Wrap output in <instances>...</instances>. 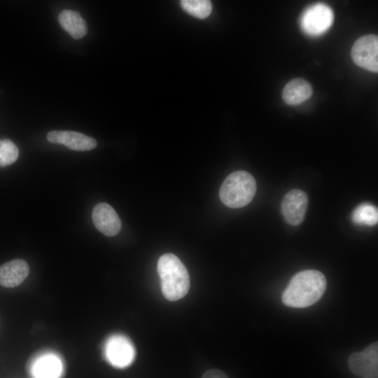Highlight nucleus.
I'll use <instances>...</instances> for the list:
<instances>
[{
	"label": "nucleus",
	"instance_id": "1",
	"mask_svg": "<svg viewBox=\"0 0 378 378\" xmlns=\"http://www.w3.org/2000/svg\"><path fill=\"white\" fill-rule=\"evenodd\" d=\"M326 289L323 274L315 270H307L295 274L284 290L281 300L288 307H308L323 296Z\"/></svg>",
	"mask_w": 378,
	"mask_h": 378
},
{
	"label": "nucleus",
	"instance_id": "2",
	"mask_svg": "<svg viewBox=\"0 0 378 378\" xmlns=\"http://www.w3.org/2000/svg\"><path fill=\"white\" fill-rule=\"evenodd\" d=\"M157 270L162 293L167 300L176 301L188 293L189 274L176 255L169 253L162 255L158 259Z\"/></svg>",
	"mask_w": 378,
	"mask_h": 378
},
{
	"label": "nucleus",
	"instance_id": "3",
	"mask_svg": "<svg viewBox=\"0 0 378 378\" xmlns=\"http://www.w3.org/2000/svg\"><path fill=\"white\" fill-rule=\"evenodd\" d=\"M254 177L246 171H236L228 175L222 183L219 197L230 208H241L249 204L256 192Z\"/></svg>",
	"mask_w": 378,
	"mask_h": 378
},
{
	"label": "nucleus",
	"instance_id": "4",
	"mask_svg": "<svg viewBox=\"0 0 378 378\" xmlns=\"http://www.w3.org/2000/svg\"><path fill=\"white\" fill-rule=\"evenodd\" d=\"M333 18V12L328 6L317 3L304 11L300 18V26L307 34L318 36L330 27Z\"/></svg>",
	"mask_w": 378,
	"mask_h": 378
},
{
	"label": "nucleus",
	"instance_id": "5",
	"mask_svg": "<svg viewBox=\"0 0 378 378\" xmlns=\"http://www.w3.org/2000/svg\"><path fill=\"white\" fill-rule=\"evenodd\" d=\"M350 371L360 378H378V342L368 345L362 351L351 354L348 358Z\"/></svg>",
	"mask_w": 378,
	"mask_h": 378
},
{
	"label": "nucleus",
	"instance_id": "6",
	"mask_svg": "<svg viewBox=\"0 0 378 378\" xmlns=\"http://www.w3.org/2000/svg\"><path fill=\"white\" fill-rule=\"evenodd\" d=\"M351 55L358 66L372 72L378 71V38L374 34L365 35L354 43Z\"/></svg>",
	"mask_w": 378,
	"mask_h": 378
},
{
	"label": "nucleus",
	"instance_id": "7",
	"mask_svg": "<svg viewBox=\"0 0 378 378\" xmlns=\"http://www.w3.org/2000/svg\"><path fill=\"white\" fill-rule=\"evenodd\" d=\"M135 351L133 344L126 337L120 335L111 336L105 346V356L113 366L124 368L134 360Z\"/></svg>",
	"mask_w": 378,
	"mask_h": 378
},
{
	"label": "nucleus",
	"instance_id": "8",
	"mask_svg": "<svg viewBox=\"0 0 378 378\" xmlns=\"http://www.w3.org/2000/svg\"><path fill=\"white\" fill-rule=\"evenodd\" d=\"M308 206L307 194L299 189L288 192L281 202V212L288 223L292 225L300 224L304 217Z\"/></svg>",
	"mask_w": 378,
	"mask_h": 378
},
{
	"label": "nucleus",
	"instance_id": "9",
	"mask_svg": "<svg viewBox=\"0 0 378 378\" xmlns=\"http://www.w3.org/2000/svg\"><path fill=\"white\" fill-rule=\"evenodd\" d=\"M96 228L108 237H113L120 231L121 221L114 209L107 203L97 204L92 213Z\"/></svg>",
	"mask_w": 378,
	"mask_h": 378
},
{
	"label": "nucleus",
	"instance_id": "10",
	"mask_svg": "<svg viewBox=\"0 0 378 378\" xmlns=\"http://www.w3.org/2000/svg\"><path fill=\"white\" fill-rule=\"evenodd\" d=\"M47 139L51 143L63 144L69 149L78 151L90 150L97 146L94 138L74 131H50L47 134Z\"/></svg>",
	"mask_w": 378,
	"mask_h": 378
},
{
	"label": "nucleus",
	"instance_id": "11",
	"mask_svg": "<svg viewBox=\"0 0 378 378\" xmlns=\"http://www.w3.org/2000/svg\"><path fill=\"white\" fill-rule=\"evenodd\" d=\"M29 273L28 263L22 259L8 261L0 266V286L14 288L21 284Z\"/></svg>",
	"mask_w": 378,
	"mask_h": 378
},
{
	"label": "nucleus",
	"instance_id": "12",
	"mask_svg": "<svg viewBox=\"0 0 378 378\" xmlns=\"http://www.w3.org/2000/svg\"><path fill=\"white\" fill-rule=\"evenodd\" d=\"M313 90L306 80L298 78L290 80L282 92L284 101L288 105H298L307 100L312 94Z\"/></svg>",
	"mask_w": 378,
	"mask_h": 378
},
{
	"label": "nucleus",
	"instance_id": "13",
	"mask_svg": "<svg viewBox=\"0 0 378 378\" xmlns=\"http://www.w3.org/2000/svg\"><path fill=\"white\" fill-rule=\"evenodd\" d=\"M58 19L62 28L74 38L80 39L86 35L87 24L78 12L64 10L59 13Z\"/></svg>",
	"mask_w": 378,
	"mask_h": 378
},
{
	"label": "nucleus",
	"instance_id": "14",
	"mask_svg": "<svg viewBox=\"0 0 378 378\" xmlns=\"http://www.w3.org/2000/svg\"><path fill=\"white\" fill-rule=\"evenodd\" d=\"M31 372L35 378H58L62 372V363L55 355L46 354L36 360Z\"/></svg>",
	"mask_w": 378,
	"mask_h": 378
},
{
	"label": "nucleus",
	"instance_id": "15",
	"mask_svg": "<svg viewBox=\"0 0 378 378\" xmlns=\"http://www.w3.org/2000/svg\"><path fill=\"white\" fill-rule=\"evenodd\" d=\"M351 219L358 225H374L378 221L377 208L370 203H363L354 210Z\"/></svg>",
	"mask_w": 378,
	"mask_h": 378
},
{
	"label": "nucleus",
	"instance_id": "16",
	"mask_svg": "<svg viewBox=\"0 0 378 378\" xmlns=\"http://www.w3.org/2000/svg\"><path fill=\"white\" fill-rule=\"evenodd\" d=\"M182 9L188 14L198 19L206 18L212 11V4L208 0H182Z\"/></svg>",
	"mask_w": 378,
	"mask_h": 378
},
{
	"label": "nucleus",
	"instance_id": "17",
	"mask_svg": "<svg viewBox=\"0 0 378 378\" xmlns=\"http://www.w3.org/2000/svg\"><path fill=\"white\" fill-rule=\"evenodd\" d=\"M18 155V148L14 143L8 139H0V167L13 164Z\"/></svg>",
	"mask_w": 378,
	"mask_h": 378
},
{
	"label": "nucleus",
	"instance_id": "18",
	"mask_svg": "<svg viewBox=\"0 0 378 378\" xmlns=\"http://www.w3.org/2000/svg\"><path fill=\"white\" fill-rule=\"evenodd\" d=\"M202 378H228V377L218 369H211L206 371Z\"/></svg>",
	"mask_w": 378,
	"mask_h": 378
}]
</instances>
